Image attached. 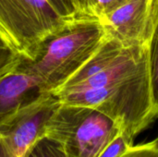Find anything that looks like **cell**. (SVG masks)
<instances>
[{"instance_id": "cell-1", "label": "cell", "mask_w": 158, "mask_h": 157, "mask_svg": "<svg viewBox=\"0 0 158 157\" xmlns=\"http://www.w3.org/2000/svg\"><path fill=\"white\" fill-rule=\"evenodd\" d=\"M54 94L62 104L104 113L132 139L158 118L146 43L126 45L106 35L94 56Z\"/></svg>"}, {"instance_id": "cell-2", "label": "cell", "mask_w": 158, "mask_h": 157, "mask_svg": "<svg viewBox=\"0 0 158 157\" xmlns=\"http://www.w3.org/2000/svg\"><path fill=\"white\" fill-rule=\"evenodd\" d=\"M106 32L94 16H76L46 36L30 58L16 67L32 76L49 93H55L94 56Z\"/></svg>"}, {"instance_id": "cell-3", "label": "cell", "mask_w": 158, "mask_h": 157, "mask_svg": "<svg viewBox=\"0 0 158 157\" xmlns=\"http://www.w3.org/2000/svg\"><path fill=\"white\" fill-rule=\"evenodd\" d=\"M120 131L116 121L94 108L60 103L45 135L62 145L67 157H97Z\"/></svg>"}, {"instance_id": "cell-4", "label": "cell", "mask_w": 158, "mask_h": 157, "mask_svg": "<svg viewBox=\"0 0 158 157\" xmlns=\"http://www.w3.org/2000/svg\"><path fill=\"white\" fill-rule=\"evenodd\" d=\"M67 20L48 0H0V29L25 58Z\"/></svg>"}, {"instance_id": "cell-5", "label": "cell", "mask_w": 158, "mask_h": 157, "mask_svg": "<svg viewBox=\"0 0 158 157\" xmlns=\"http://www.w3.org/2000/svg\"><path fill=\"white\" fill-rule=\"evenodd\" d=\"M60 105L49 93L21 109L0 125V157H24L27 151L45 135L47 124Z\"/></svg>"}, {"instance_id": "cell-6", "label": "cell", "mask_w": 158, "mask_h": 157, "mask_svg": "<svg viewBox=\"0 0 158 157\" xmlns=\"http://www.w3.org/2000/svg\"><path fill=\"white\" fill-rule=\"evenodd\" d=\"M153 0H131L100 19L106 35L126 45L146 43Z\"/></svg>"}, {"instance_id": "cell-7", "label": "cell", "mask_w": 158, "mask_h": 157, "mask_svg": "<svg viewBox=\"0 0 158 157\" xmlns=\"http://www.w3.org/2000/svg\"><path fill=\"white\" fill-rule=\"evenodd\" d=\"M46 93L31 75L15 68L0 77V125Z\"/></svg>"}, {"instance_id": "cell-8", "label": "cell", "mask_w": 158, "mask_h": 157, "mask_svg": "<svg viewBox=\"0 0 158 157\" xmlns=\"http://www.w3.org/2000/svg\"><path fill=\"white\" fill-rule=\"evenodd\" d=\"M148 68L153 104L158 117V0H153L146 39Z\"/></svg>"}, {"instance_id": "cell-9", "label": "cell", "mask_w": 158, "mask_h": 157, "mask_svg": "<svg viewBox=\"0 0 158 157\" xmlns=\"http://www.w3.org/2000/svg\"><path fill=\"white\" fill-rule=\"evenodd\" d=\"M21 58L20 53L0 29V77L14 69Z\"/></svg>"}, {"instance_id": "cell-10", "label": "cell", "mask_w": 158, "mask_h": 157, "mask_svg": "<svg viewBox=\"0 0 158 157\" xmlns=\"http://www.w3.org/2000/svg\"><path fill=\"white\" fill-rule=\"evenodd\" d=\"M24 157H67L62 145L56 140L44 135L26 153Z\"/></svg>"}, {"instance_id": "cell-11", "label": "cell", "mask_w": 158, "mask_h": 157, "mask_svg": "<svg viewBox=\"0 0 158 157\" xmlns=\"http://www.w3.org/2000/svg\"><path fill=\"white\" fill-rule=\"evenodd\" d=\"M134 144V139L122 130L102 150L97 157H118Z\"/></svg>"}, {"instance_id": "cell-12", "label": "cell", "mask_w": 158, "mask_h": 157, "mask_svg": "<svg viewBox=\"0 0 158 157\" xmlns=\"http://www.w3.org/2000/svg\"><path fill=\"white\" fill-rule=\"evenodd\" d=\"M118 157H158V145L155 141L133 144Z\"/></svg>"}, {"instance_id": "cell-13", "label": "cell", "mask_w": 158, "mask_h": 157, "mask_svg": "<svg viewBox=\"0 0 158 157\" xmlns=\"http://www.w3.org/2000/svg\"><path fill=\"white\" fill-rule=\"evenodd\" d=\"M130 1L131 0H95L94 15L100 19Z\"/></svg>"}, {"instance_id": "cell-14", "label": "cell", "mask_w": 158, "mask_h": 157, "mask_svg": "<svg viewBox=\"0 0 158 157\" xmlns=\"http://www.w3.org/2000/svg\"><path fill=\"white\" fill-rule=\"evenodd\" d=\"M48 1L63 18L69 19L78 16L73 0H48Z\"/></svg>"}, {"instance_id": "cell-15", "label": "cell", "mask_w": 158, "mask_h": 157, "mask_svg": "<svg viewBox=\"0 0 158 157\" xmlns=\"http://www.w3.org/2000/svg\"><path fill=\"white\" fill-rule=\"evenodd\" d=\"M154 141L156 142V144H157V145H158V136H157V137H156V139H155V140H154Z\"/></svg>"}]
</instances>
